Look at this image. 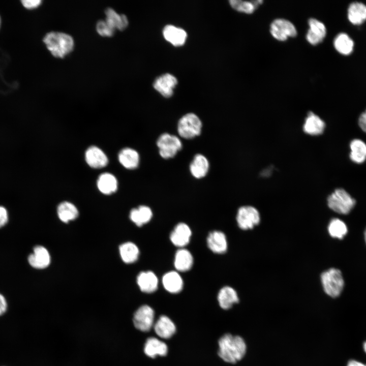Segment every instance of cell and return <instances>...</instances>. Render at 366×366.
Returning a JSON list of instances; mask_svg holds the SVG:
<instances>
[{
	"label": "cell",
	"mask_w": 366,
	"mask_h": 366,
	"mask_svg": "<svg viewBox=\"0 0 366 366\" xmlns=\"http://www.w3.org/2000/svg\"><path fill=\"white\" fill-rule=\"evenodd\" d=\"M218 344L219 356L228 363H236L243 357L246 353V344L239 336L225 334L220 338Z\"/></svg>",
	"instance_id": "6da1fadb"
},
{
	"label": "cell",
	"mask_w": 366,
	"mask_h": 366,
	"mask_svg": "<svg viewBox=\"0 0 366 366\" xmlns=\"http://www.w3.org/2000/svg\"><path fill=\"white\" fill-rule=\"evenodd\" d=\"M43 41L51 54L57 58L65 57L72 51L74 46L72 37L62 32L48 33Z\"/></svg>",
	"instance_id": "7a4b0ae2"
},
{
	"label": "cell",
	"mask_w": 366,
	"mask_h": 366,
	"mask_svg": "<svg viewBox=\"0 0 366 366\" xmlns=\"http://www.w3.org/2000/svg\"><path fill=\"white\" fill-rule=\"evenodd\" d=\"M321 283L325 292L332 297H337L341 293L344 281L341 271L332 268L323 272L321 276Z\"/></svg>",
	"instance_id": "3957f363"
},
{
	"label": "cell",
	"mask_w": 366,
	"mask_h": 366,
	"mask_svg": "<svg viewBox=\"0 0 366 366\" xmlns=\"http://www.w3.org/2000/svg\"><path fill=\"white\" fill-rule=\"evenodd\" d=\"M355 203V199L343 189H336L327 198L329 207L340 214L350 212Z\"/></svg>",
	"instance_id": "277c9868"
},
{
	"label": "cell",
	"mask_w": 366,
	"mask_h": 366,
	"mask_svg": "<svg viewBox=\"0 0 366 366\" xmlns=\"http://www.w3.org/2000/svg\"><path fill=\"white\" fill-rule=\"evenodd\" d=\"M202 127V122L199 117L194 113H189L179 120L177 132L181 137L192 139L200 134Z\"/></svg>",
	"instance_id": "5b68a950"
},
{
	"label": "cell",
	"mask_w": 366,
	"mask_h": 366,
	"mask_svg": "<svg viewBox=\"0 0 366 366\" xmlns=\"http://www.w3.org/2000/svg\"><path fill=\"white\" fill-rule=\"evenodd\" d=\"M157 145L160 156L165 159L173 158L182 147L181 141L178 137L168 133L160 136Z\"/></svg>",
	"instance_id": "8992f818"
},
{
	"label": "cell",
	"mask_w": 366,
	"mask_h": 366,
	"mask_svg": "<svg viewBox=\"0 0 366 366\" xmlns=\"http://www.w3.org/2000/svg\"><path fill=\"white\" fill-rule=\"evenodd\" d=\"M269 31L274 39L281 41H285L289 37H294L297 34L295 25L284 18L274 19L270 25Z\"/></svg>",
	"instance_id": "52a82bcc"
},
{
	"label": "cell",
	"mask_w": 366,
	"mask_h": 366,
	"mask_svg": "<svg viewBox=\"0 0 366 366\" xmlns=\"http://www.w3.org/2000/svg\"><path fill=\"white\" fill-rule=\"evenodd\" d=\"M260 214L256 208L251 206H243L237 211L236 221L239 227L243 230L253 228L260 222Z\"/></svg>",
	"instance_id": "ba28073f"
},
{
	"label": "cell",
	"mask_w": 366,
	"mask_h": 366,
	"mask_svg": "<svg viewBox=\"0 0 366 366\" xmlns=\"http://www.w3.org/2000/svg\"><path fill=\"white\" fill-rule=\"evenodd\" d=\"M154 310L148 305H143L139 307L134 314V325L139 330L148 331L154 325Z\"/></svg>",
	"instance_id": "9c48e42d"
},
{
	"label": "cell",
	"mask_w": 366,
	"mask_h": 366,
	"mask_svg": "<svg viewBox=\"0 0 366 366\" xmlns=\"http://www.w3.org/2000/svg\"><path fill=\"white\" fill-rule=\"evenodd\" d=\"M177 82V79L174 76L165 73L155 79L153 86L162 96L169 98L173 94V89Z\"/></svg>",
	"instance_id": "30bf717a"
},
{
	"label": "cell",
	"mask_w": 366,
	"mask_h": 366,
	"mask_svg": "<svg viewBox=\"0 0 366 366\" xmlns=\"http://www.w3.org/2000/svg\"><path fill=\"white\" fill-rule=\"evenodd\" d=\"M309 29L306 34V39L312 45L320 43L325 37L326 28L321 21L311 18L308 20Z\"/></svg>",
	"instance_id": "8fae6325"
},
{
	"label": "cell",
	"mask_w": 366,
	"mask_h": 366,
	"mask_svg": "<svg viewBox=\"0 0 366 366\" xmlns=\"http://www.w3.org/2000/svg\"><path fill=\"white\" fill-rule=\"evenodd\" d=\"M191 235L190 227L186 223H179L171 232L170 239L174 246L182 248L189 243Z\"/></svg>",
	"instance_id": "7c38bea8"
},
{
	"label": "cell",
	"mask_w": 366,
	"mask_h": 366,
	"mask_svg": "<svg viewBox=\"0 0 366 366\" xmlns=\"http://www.w3.org/2000/svg\"><path fill=\"white\" fill-rule=\"evenodd\" d=\"M28 262L29 265L35 268H45L50 263L49 253L45 247L37 246L34 248L33 253L28 256Z\"/></svg>",
	"instance_id": "4fadbf2b"
},
{
	"label": "cell",
	"mask_w": 366,
	"mask_h": 366,
	"mask_svg": "<svg viewBox=\"0 0 366 366\" xmlns=\"http://www.w3.org/2000/svg\"><path fill=\"white\" fill-rule=\"evenodd\" d=\"M163 35L166 41L175 46L183 45L187 38V33L184 29L171 24L164 27Z\"/></svg>",
	"instance_id": "5bb4252c"
},
{
	"label": "cell",
	"mask_w": 366,
	"mask_h": 366,
	"mask_svg": "<svg viewBox=\"0 0 366 366\" xmlns=\"http://www.w3.org/2000/svg\"><path fill=\"white\" fill-rule=\"evenodd\" d=\"M137 283L141 291L150 293L157 289L158 279L151 271H142L137 277Z\"/></svg>",
	"instance_id": "9a60e30c"
},
{
	"label": "cell",
	"mask_w": 366,
	"mask_h": 366,
	"mask_svg": "<svg viewBox=\"0 0 366 366\" xmlns=\"http://www.w3.org/2000/svg\"><path fill=\"white\" fill-rule=\"evenodd\" d=\"M207 244L209 249L216 254H223L227 249L226 237L223 232L220 231L215 230L209 233Z\"/></svg>",
	"instance_id": "2e32d148"
},
{
	"label": "cell",
	"mask_w": 366,
	"mask_h": 366,
	"mask_svg": "<svg viewBox=\"0 0 366 366\" xmlns=\"http://www.w3.org/2000/svg\"><path fill=\"white\" fill-rule=\"evenodd\" d=\"M85 160L88 165L94 168L104 167L108 163V158L105 154L95 146H90L86 150Z\"/></svg>",
	"instance_id": "e0dca14e"
},
{
	"label": "cell",
	"mask_w": 366,
	"mask_h": 366,
	"mask_svg": "<svg viewBox=\"0 0 366 366\" xmlns=\"http://www.w3.org/2000/svg\"><path fill=\"white\" fill-rule=\"evenodd\" d=\"M324 121L313 112H309L303 126V131L311 135L322 134L325 129Z\"/></svg>",
	"instance_id": "ac0fdd59"
},
{
	"label": "cell",
	"mask_w": 366,
	"mask_h": 366,
	"mask_svg": "<svg viewBox=\"0 0 366 366\" xmlns=\"http://www.w3.org/2000/svg\"><path fill=\"white\" fill-rule=\"evenodd\" d=\"M162 281L165 290L171 293H179L183 288V280L176 271H170L166 273Z\"/></svg>",
	"instance_id": "d6986e66"
},
{
	"label": "cell",
	"mask_w": 366,
	"mask_h": 366,
	"mask_svg": "<svg viewBox=\"0 0 366 366\" xmlns=\"http://www.w3.org/2000/svg\"><path fill=\"white\" fill-rule=\"evenodd\" d=\"M156 334L161 338H170L176 331V327L173 321L167 316H161L154 325Z\"/></svg>",
	"instance_id": "ffe728a7"
},
{
	"label": "cell",
	"mask_w": 366,
	"mask_h": 366,
	"mask_svg": "<svg viewBox=\"0 0 366 366\" xmlns=\"http://www.w3.org/2000/svg\"><path fill=\"white\" fill-rule=\"evenodd\" d=\"M144 352L149 357L155 358L157 355L165 356L168 352L167 345L155 337L147 339L144 345Z\"/></svg>",
	"instance_id": "44dd1931"
},
{
	"label": "cell",
	"mask_w": 366,
	"mask_h": 366,
	"mask_svg": "<svg viewBox=\"0 0 366 366\" xmlns=\"http://www.w3.org/2000/svg\"><path fill=\"white\" fill-rule=\"evenodd\" d=\"M217 298L220 306L224 310L229 309L234 303L239 301L236 291L229 286L222 288L218 293Z\"/></svg>",
	"instance_id": "7402d4cb"
},
{
	"label": "cell",
	"mask_w": 366,
	"mask_h": 366,
	"mask_svg": "<svg viewBox=\"0 0 366 366\" xmlns=\"http://www.w3.org/2000/svg\"><path fill=\"white\" fill-rule=\"evenodd\" d=\"M209 166L207 158L201 154H197L190 164V170L194 177L201 178L207 174Z\"/></svg>",
	"instance_id": "603a6c76"
},
{
	"label": "cell",
	"mask_w": 366,
	"mask_h": 366,
	"mask_svg": "<svg viewBox=\"0 0 366 366\" xmlns=\"http://www.w3.org/2000/svg\"><path fill=\"white\" fill-rule=\"evenodd\" d=\"M193 264V258L189 251L184 248L178 249L175 255L174 265L178 271L190 270Z\"/></svg>",
	"instance_id": "cb8c5ba5"
},
{
	"label": "cell",
	"mask_w": 366,
	"mask_h": 366,
	"mask_svg": "<svg viewBox=\"0 0 366 366\" xmlns=\"http://www.w3.org/2000/svg\"><path fill=\"white\" fill-rule=\"evenodd\" d=\"M105 13V21L115 30H123L128 25V19L125 15L119 14L111 8L106 9Z\"/></svg>",
	"instance_id": "d4e9b609"
},
{
	"label": "cell",
	"mask_w": 366,
	"mask_h": 366,
	"mask_svg": "<svg viewBox=\"0 0 366 366\" xmlns=\"http://www.w3.org/2000/svg\"><path fill=\"white\" fill-rule=\"evenodd\" d=\"M152 217L151 209L146 205H140L137 208H133L130 214L131 220L139 227L149 222Z\"/></svg>",
	"instance_id": "484cf974"
},
{
	"label": "cell",
	"mask_w": 366,
	"mask_h": 366,
	"mask_svg": "<svg viewBox=\"0 0 366 366\" xmlns=\"http://www.w3.org/2000/svg\"><path fill=\"white\" fill-rule=\"evenodd\" d=\"M118 160L120 164L128 169H134L137 167L139 163V155L138 152L131 148L123 149L118 154Z\"/></svg>",
	"instance_id": "4316f807"
},
{
	"label": "cell",
	"mask_w": 366,
	"mask_h": 366,
	"mask_svg": "<svg viewBox=\"0 0 366 366\" xmlns=\"http://www.w3.org/2000/svg\"><path fill=\"white\" fill-rule=\"evenodd\" d=\"M348 18L352 24H361L366 20V6L360 2L351 3L348 9Z\"/></svg>",
	"instance_id": "83f0119b"
},
{
	"label": "cell",
	"mask_w": 366,
	"mask_h": 366,
	"mask_svg": "<svg viewBox=\"0 0 366 366\" xmlns=\"http://www.w3.org/2000/svg\"><path fill=\"white\" fill-rule=\"evenodd\" d=\"M97 186L102 193L107 195L111 194L117 190V181L112 174L109 173H104L99 177Z\"/></svg>",
	"instance_id": "f1b7e54d"
},
{
	"label": "cell",
	"mask_w": 366,
	"mask_h": 366,
	"mask_svg": "<svg viewBox=\"0 0 366 366\" xmlns=\"http://www.w3.org/2000/svg\"><path fill=\"white\" fill-rule=\"evenodd\" d=\"M121 259L126 263H132L137 261L139 255L138 247L134 243L127 242L121 244L119 248Z\"/></svg>",
	"instance_id": "f546056e"
},
{
	"label": "cell",
	"mask_w": 366,
	"mask_h": 366,
	"mask_svg": "<svg viewBox=\"0 0 366 366\" xmlns=\"http://www.w3.org/2000/svg\"><path fill=\"white\" fill-rule=\"evenodd\" d=\"M333 44L336 49L344 55L350 54L353 50L354 42L346 33L338 34L334 39Z\"/></svg>",
	"instance_id": "4dcf8cb0"
},
{
	"label": "cell",
	"mask_w": 366,
	"mask_h": 366,
	"mask_svg": "<svg viewBox=\"0 0 366 366\" xmlns=\"http://www.w3.org/2000/svg\"><path fill=\"white\" fill-rule=\"evenodd\" d=\"M57 211L58 218L64 223L74 220L78 216L76 207L67 201L60 203L58 206Z\"/></svg>",
	"instance_id": "1f68e13d"
},
{
	"label": "cell",
	"mask_w": 366,
	"mask_h": 366,
	"mask_svg": "<svg viewBox=\"0 0 366 366\" xmlns=\"http://www.w3.org/2000/svg\"><path fill=\"white\" fill-rule=\"evenodd\" d=\"M351 160L356 163H362L366 159V144L358 139L353 140L350 143Z\"/></svg>",
	"instance_id": "d6a6232c"
},
{
	"label": "cell",
	"mask_w": 366,
	"mask_h": 366,
	"mask_svg": "<svg viewBox=\"0 0 366 366\" xmlns=\"http://www.w3.org/2000/svg\"><path fill=\"white\" fill-rule=\"evenodd\" d=\"M230 6L235 10L247 14L253 13L263 3L262 0H230Z\"/></svg>",
	"instance_id": "836d02e7"
},
{
	"label": "cell",
	"mask_w": 366,
	"mask_h": 366,
	"mask_svg": "<svg viewBox=\"0 0 366 366\" xmlns=\"http://www.w3.org/2000/svg\"><path fill=\"white\" fill-rule=\"evenodd\" d=\"M328 231L332 237L342 239L346 235L348 230L344 222L335 218L330 221L328 227Z\"/></svg>",
	"instance_id": "e575fe53"
},
{
	"label": "cell",
	"mask_w": 366,
	"mask_h": 366,
	"mask_svg": "<svg viewBox=\"0 0 366 366\" xmlns=\"http://www.w3.org/2000/svg\"><path fill=\"white\" fill-rule=\"evenodd\" d=\"M97 33L102 37H110L113 35L115 29L111 27L105 20L99 21L96 25Z\"/></svg>",
	"instance_id": "d590c367"
},
{
	"label": "cell",
	"mask_w": 366,
	"mask_h": 366,
	"mask_svg": "<svg viewBox=\"0 0 366 366\" xmlns=\"http://www.w3.org/2000/svg\"><path fill=\"white\" fill-rule=\"evenodd\" d=\"M23 7L27 9L38 8L42 3L41 0H23L21 1Z\"/></svg>",
	"instance_id": "8d00e7d4"
},
{
	"label": "cell",
	"mask_w": 366,
	"mask_h": 366,
	"mask_svg": "<svg viewBox=\"0 0 366 366\" xmlns=\"http://www.w3.org/2000/svg\"><path fill=\"white\" fill-rule=\"evenodd\" d=\"M9 216L7 210L4 207L0 206V228L7 224Z\"/></svg>",
	"instance_id": "74e56055"
},
{
	"label": "cell",
	"mask_w": 366,
	"mask_h": 366,
	"mask_svg": "<svg viewBox=\"0 0 366 366\" xmlns=\"http://www.w3.org/2000/svg\"><path fill=\"white\" fill-rule=\"evenodd\" d=\"M8 309V303L5 296L0 293V316L4 315Z\"/></svg>",
	"instance_id": "f35d334b"
},
{
	"label": "cell",
	"mask_w": 366,
	"mask_h": 366,
	"mask_svg": "<svg viewBox=\"0 0 366 366\" xmlns=\"http://www.w3.org/2000/svg\"><path fill=\"white\" fill-rule=\"evenodd\" d=\"M358 124L360 128L366 133V113L363 112L360 115Z\"/></svg>",
	"instance_id": "ab89813d"
},
{
	"label": "cell",
	"mask_w": 366,
	"mask_h": 366,
	"mask_svg": "<svg viewBox=\"0 0 366 366\" xmlns=\"http://www.w3.org/2000/svg\"><path fill=\"white\" fill-rule=\"evenodd\" d=\"M347 366H366V364L355 360H351L348 362Z\"/></svg>",
	"instance_id": "60d3db41"
},
{
	"label": "cell",
	"mask_w": 366,
	"mask_h": 366,
	"mask_svg": "<svg viewBox=\"0 0 366 366\" xmlns=\"http://www.w3.org/2000/svg\"><path fill=\"white\" fill-rule=\"evenodd\" d=\"M363 348L364 351L366 353V341L363 343Z\"/></svg>",
	"instance_id": "b9f144b4"
},
{
	"label": "cell",
	"mask_w": 366,
	"mask_h": 366,
	"mask_svg": "<svg viewBox=\"0 0 366 366\" xmlns=\"http://www.w3.org/2000/svg\"><path fill=\"white\" fill-rule=\"evenodd\" d=\"M364 239H365V242H366V229H365V231H364Z\"/></svg>",
	"instance_id": "7bdbcfd3"
},
{
	"label": "cell",
	"mask_w": 366,
	"mask_h": 366,
	"mask_svg": "<svg viewBox=\"0 0 366 366\" xmlns=\"http://www.w3.org/2000/svg\"><path fill=\"white\" fill-rule=\"evenodd\" d=\"M1 17H0V26H1Z\"/></svg>",
	"instance_id": "ee69618b"
},
{
	"label": "cell",
	"mask_w": 366,
	"mask_h": 366,
	"mask_svg": "<svg viewBox=\"0 0 366 366\" xmlns=\"http://www.w3.org/2000/svg\"><path fill=\"white\" fill-rule=\"evenodd\" d=\"M365 112V113H366V110L365 111V112Z\"/></svg>",
	"instance_id": "f6af8a7d"
}]
</instances>
